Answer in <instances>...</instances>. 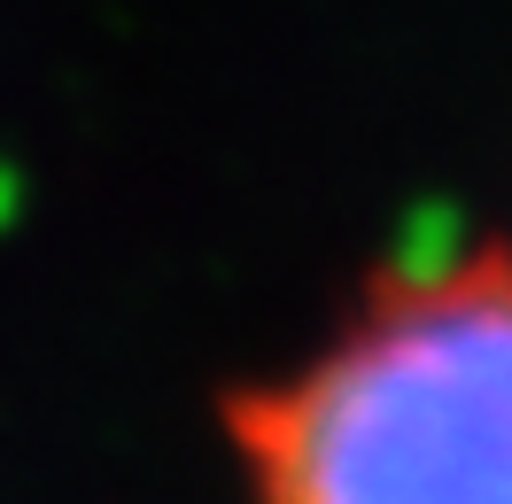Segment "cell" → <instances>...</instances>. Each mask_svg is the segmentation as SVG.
<instances>
[{
	"label": "cell",
	"instance_id": "obj_1",
	"mask_svg": "<svg viewBox=\"0 0 512 504\" xmlns=\"http://www.w3.org/2000/svg\"><path fill=\"white\" fill-rule=\"evenodd\" d=\"M225 466L241 504H512V249L373 280L225 396Z\"/></svg>",
	"mask_w": 512,
	"mask_h": 504
}]
</instances>
